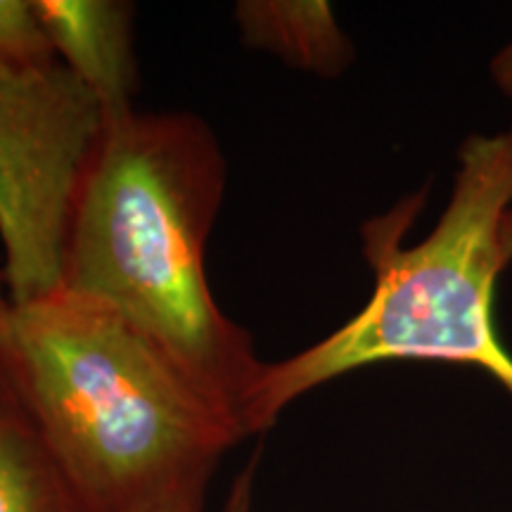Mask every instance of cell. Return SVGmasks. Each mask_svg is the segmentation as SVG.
Returning a JSON list of instances; mask_svg holds the SVG:
<instances>
[{
	"mask_svg": "<svg viewBox=\"0 0 512 512\" xmlns=\"http://www.w3.org/2000/svg\"><path fill=\"white\" fill-rule=\"evenodd\" d=\"M223 190L221 145L195 114L105 121L74 197L60 290L150 337L245 437L242 415L266 363L209 287L207 240Z\"/></svg>",
	"mask_w": 512,
	"mask_h": 512,
	"instance_id": "cell-1",
	"label": "cell"
},
{
	"mask_svg": "<svg viewBox=\"0 0 512 512\" xmlns=\"http://www.w3.org/2000/svg\"><path fill=\"white\" fill-rule=\"evenodd\" d=\"M0 366L93 512H128L211 477L245 439L150 337L64 290L12 304Z\"/></svg>",
	"mask_w": 512,
	"mask_h": 512,
	"instance_id": "cell-2",
	"label": "cell"
},
{
	"mask_svg": "<svg viewBox=\"0 0 512 512\" xmlns=\"http://www.w3.org/2000/svg\"><path fill=\"white\" fill-rule=\"evenodd\" d=\"M427 188L361 226L375 287L342 328L285 361L266 363L242 415L264 434L320 384L387 361L477 368L512 396V354L496 330V283L512 264V128L465 138L437 226L406 247Z\"/></svg>",
	"mask_w": 512,
	"mask_h": 512,
	"instance_id": "cell-3",
	"label": "cell"
},
{
	"mask_svg": "<svg viewBox=\"0 0 512 512\" xmlns=\"http://www.w3.org/2000/svg\"><path fill=\"white\" fill-rule=\"evenodd\" d=\"M102 128L98 100L62 62H0V242L15 304L60 290L69 216Z\"/></svg>",
	"mask_w": 512,
	"mask_h": 512,
	"instance_id": "cell-4",
	"label": "cell"
},
{
	"mask_svg": "<svg viewBox=\"0 0 512 512\" xmlns=\"http://www.w3.org/2000/svg\"><path fill=\"white\" fill-rule=\"evenodd\" d=\"M36 8L57 60L98 100L105 121L136 112L133 5L119 0H36Z\"/></svg>",
	"mask_w": 512,
	"mask_h": 512,
	"instance_id": "cell-5",
	"label": "cell"
},
{
	"mask_svg": "<svg viewBox=\"0 0 512 512\" xmlns=\"http://www.w3.org/2000/svg\"><path fill=\"white\" fill-rule=\"evenodd\" d=\"M235 22L245 46L302 72L332 79L356 57L354 43L323 0H242Z\"/></svg>",
	"mask_w": 512,
	"mask_h": 512,
	"instance_id": "cell-6",
	"label": "cell"
},
{
	"mask_svg": "<svg viewBox=\"0 0 512 512\" xmlns=\"http://www.w3.org/2000/svg\"><path fill=\"white\" fill-rule=\"evenodd\" d=\"M0 512H93L50 453L0 366Z\"/></svg>",
	"mask_w": 512,
	"mask_h": 512,
	"instance_id": "cell-7",
	"label": "cell"
},
{
	"mask_svg": "<svg viewBox=\"0 0 512 512\" xmlns=\"http://www.w3.org/2000/svg\"><path fill=\"white\" fill-rule=\"evenodd\" d=\"M0 62L12 67L60 62L36 0H0Z\"/></svg>",
	"mask_w": 512,
	"mask_h": 512,
	"instance_id": "cell-8",
	"label": "cell"
},
{
	"mask_svg": "<svg viewBox=\"0 0 512 512\" xmlns=\"http://www.w3.org/2000/svg\"><path fill=\"white\" fill-rule=\"evenodd\" d=\"M211 477H192L128 512H204Z\"/></svg>",
	"mask_w": 512,
	"mask_h": 512,
	"instance_id": "cell-9",
	"label": "cell"
},
{
	"mask_svg": "<svg viewBox=\"0 0 512 512\" xmlns=\"http://www.w3.org/2000/svg\"><path fill=\"white\" fill-rule=\"evenodd\" d=\"M259 460H261V451H256L254 456L247 460L245 467L235 475L221 512H252L254 482H256V472H259Z\"/></svg>",
	"mask_w": 512,
	"mask_h": 512,
	"instance_id": "cell-10",
	"label": "cell"
},
{
	"mask_svg": "<svg viewBox=\"0 0 512 512\" xmlns=\"http://www.w3.org/2000/svg\"><path fill=\"white\" fill-rule=\"evenodd\" d=\"M491 76L496 86L512 100V41L491 60Z\"/></svg>",
	"mask_w": 512,
	"mask_h": 512,
	"instance_id": "cell-11",
	"label": "cell"
},
{
	"mask_svg": "<svg viewBox=\"0 0 512 512\" xmlns=\"http://www.w3.org/2000/svg\"><path fill=\"white\" fill-rule=\"evenodd\" d=\"M12 294H10V285L8 278H5V266H3V256H0V325L5 323L8 313L12 311Z\"/></svg>",
	"mask_w": 512,
	"mask_h": 512,
	"instance_id": "cell-12",
	"label": "cell"
}]
</instances>
